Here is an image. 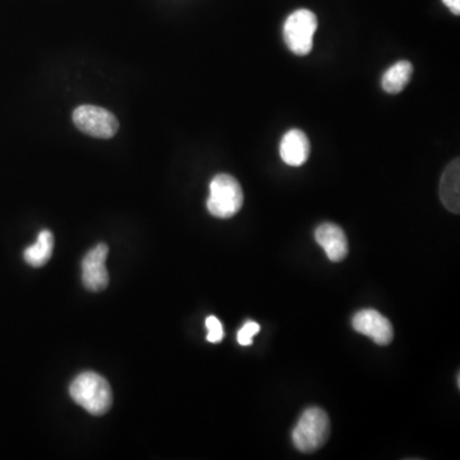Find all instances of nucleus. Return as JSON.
<instances>
[{
    "label": "nucleus",
    "mask_w": 460,
    "mask_h": 460,
    "mask_svg": "<svg viewBox=\"0 0 460 460\" xmlns=\"http://www.w3.org/2000/svg\"><path fill=\"white\" fill-rule=\"evenodd\" d=\"M72 399L93 416H102L113 404V392L104 377L96 372H84L69 387Z\"/></svg>",
    "instance_id": "f257e3e1"
},
{
    "label": "nucleus",
    "mask_w": 460,
    "mask_h": 460,
    "mask_svg": "<svg viewBox=\"0 0 460 460\" xmlns=\"http://www.w3.org/2000/svg\"><path fill=\"white\" fill-rule=\"evenodd\" d=\"M330 436L328 413L321 408H308L293 429L295 447L302 453H314L326 444Z\"/></svg>",
    "instance_id": "f03ea898"
},
{
    "label": "nucleus",
    "mask_w": 460,
    "mask_h": 460,
    "mask_svg": "<svg viewBox=\"0 0 460 460\" xmlns=\"http://www.w3.org/2000/svg\"><path fill=\"white\" fill-rule=\"evenodd\" d=\"M243 190L234 177L229 174L215 175L210 183L208 199V213L219 219H229L243 206Z\"/></svg>",
    "instance_id": "7ed1b4c3"
},
{
    "label": "nucleus",
    "mask_w": 460,
    "mask_h": 460,
    "mask_svg": "<svg viewBox=\"0 0 460 460\" xmlns=\"http://www.w3.org/2000/svg\"><path fill=\"white\" fill-rule=\"evenodd\" d=\"M319 21L308 9H298L287 18L283 35L287 47L296 56H307L314 49V36Z\"/></svg>",
    "instance_id": "20e7f679"
},
{
    "label": "nucleus",
    "mask_w": 460,
    "mask_h": 460,
    "mask_svg": "<svg viewBox=\"0 0 460 460\" xmlns=\"http://www.w3.org/2000/svg\"><path fill=\"white\" fill-rule=\"evenodd\" d=\"M74 123L80 131L91 137L107 138L114 137L119 129L117 117L107 109L96 105H81L74 111Z\"/></svg>",
    "instance_id": "39448f33"
},
{
    "label": "nucleus",
    "mask_w": 460,
    "mask_h": 460,
    "mask_svg": "<svg viewBox=\"0 0 460 460\" xmlns=\"http://www.w3.org/2000/svg\"><path fill=\"white\" fill-rule=\"evenodd\" d=\"M353 328L371 338L377 345H389L394 339L392 323L376 310H362L354 314Z\"/></svg>",
    "instance_id": "423d86ee"
},
{
    "label": "nucleus",
    "mask_w": 460,
    "mask_h": 460,
    "mask_svg": "<svg viewBox=\"0 0 460 460\" xmlns=\"http://www.w3.org/2000/svg\"><path fill=\"white\" fill-rule=\"evenodd\" d=\"M109 248L107 244L100 243L93 247L84 256L83 261V281L84 287L91 292L104 290L109 284L107 262Z\"/></svg>",
    "instance_id": "0eeeda50"
},
{
    "label": "nucleus",
    "mask_w": 460,
    "mask_h": 460,
    "mask_svg": "<svg viewBox=\"0 0 460 460\" xmlns=\"http://www.w3.org/2000/svg\"><path fill=\"white\" fill-rule=\"evenodd\" d=\"M314 238L325 250L330 261L341 262L347 257L349 246H348L347 235L341 226L332 223L321 224L314 232Z\"/></svg>",
    "instance_id": "6e6552de"
},
{
    "label": "nucleus",
    "mask_w": 460,
    "mask_h": 460,
    "mask_svg": "<svg viewBox=\"0 0 460 460\" xmlns=\"http://www.w3.org/2000/svg\"><path fill=\"white\" fill-rule=\"evenodd\" d=\"M310 153V140L301 129H290L284 135L280 142V157L287 165H304Z\"/></svg>",
    "instance_id": "1a4fd4ad"
},
{
    "label": "nucleus",
    "mask_w": 460,
    "mask_h": 460,
    "mask_svg": "<svg viewBox=\"0 0 460 460\" xmlns=\"http://www.w3.org/2000/svg\"><path fill=\"white\" fill-rule=\"evenodd\" d=\"M441 202L450 213H460V162L454 160L445 169L440 181Z\"/></svg>",
    "instance_id": "9d476101"
},
{
    "label": "nucleus",
    "mask_w": 460,
    "mask_h": 460,
    "mask_svg": "<svg viewBox=\"0 0 460 460\" xmlns=\"http://www.w3.org/2000/svg\"><path fill=\"white\" fill-rule=\"evenodd\" d=\"M411 75H413V66L408 60H402V62L395 63L390 66L389 69L384 74L383 80H381V86L387 93H402V90L410 84Z\"/></svg>",
    "instance_id": "9b49d317"
},
{
    "label": "nucleus",
    "mask_w": 460,
    "mask_h": 460,
    "mask_svg": "<svg viewBox=\"0 0 460 460\" xmlns=\"http://www.w3.org/2000/svg\"><path fill=\"white\" fill-rule=\"evenodd\" d=\"M54 250V235L50 230H41L38 241L32 246L27 247L23 257L25 261L33 268H41L47 265L51 259Z\"/></svg>",
    "instance_id": "f8f14e48"
},
{
    "label": "nucleus",
    "mask_w": 460,
    "mask_h": 460,
    "mask_svg": "<svg viewBox=\"0 0 460 460\" xmlns=\"http://www.w3.org/2000/svg\"><path fill=\"white\" fill-rule=\"evenodd\" d=\"M260 330L261 328H260L259 323H255V321H248V323H244L243 328L238 332V343L243 345V347L252 344L253 337L259 334Z\"/></svg>",
    "instance_id": "ddd939ff"
},
{
    "label": "nucleus",
    "mask_w": 460,
    "mask_h": 460,
    "mask_svg": "<svg viewBox=\"0 0 460 460\" xmlns=\"http://www.w3.org/2000/svg\"><path fill=\"white\" fill-rule=\"evenodd\" d=\"M206 328H208V341L210 343H219L224 338V330L222 323L215 316L206 319Z\"/></svg>",
    "instance_id": "4468645a"
},
{
    "label": "nucleus",
    "mask_w": 460,
    "mask_h": 460,
    "mask_svg": "<svg viewBox=\"0 0 460 460\" xmlns=\"http://www.w3.org/2000/svg\"><path fill=\"white\" fill-rule=\"evenodd\" d=\"M445 5L453 12V14L459 16L460 14V0H443Z\"/></svg>",
    "instance_id": "2eb2a0df"
}]
</instances>
